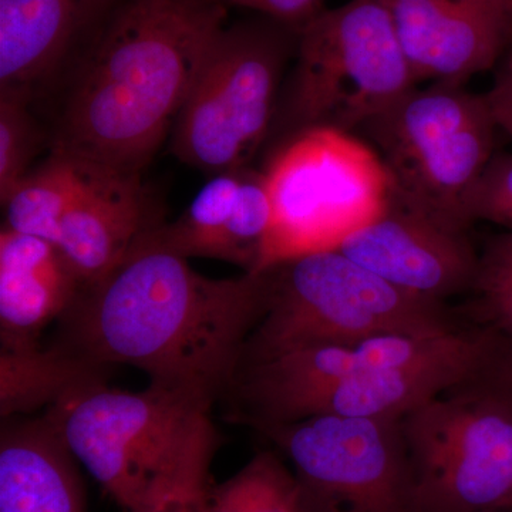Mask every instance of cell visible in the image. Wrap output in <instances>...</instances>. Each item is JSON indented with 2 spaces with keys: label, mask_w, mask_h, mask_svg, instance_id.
<instances>
[{
  "label": "cell",
  "mask_w": 512,
  "mask_h": 512,
  "mask_svg": "<svg viewBox=\"0 0 512 512\" xmlns=\"http://www.w3.org/2000/svg\"><path fill=\"white\" fill-rule=\"evenodd\" d=\"M271 276L214 279L188 259L134 245L63 316L67 352L93 365H127L150 384L212 409L237 376L268 305Z\"/></svg>",
  "instance_id": "1"
},
{
  "label": "cell",
  "mask_w": 512,
  "mask_h": 512,
  "mask_svg": "<svg viewBox=\"0 0 512 512\" xmlns=\"http://www.w3.org/2000/svg\"><path fill=\"white\" fill-rule=\"evenodd\" d=\"M220 0H123L90 42L53 150L141 174L173 133L212 43Z\"/></svg>",
  "instance_id": "2"
},
{
  "label": "cell",
  "mask_w": 512,
  "mask_h": 512,
  "mask_svg": "<svg viewBox=\"0 0 512 512\" xmlns=\"http://www.w3.org/2000/svg\"><path fill=\"white\" fill-rule=\"evenodd\" d=\"M268 271V305L249 336L241 366L312 346L464 328L446 302L403 291L338 249L299 256Z\"/></svg>",
  "instance_id": "3"
},
{
  "label": "cell",
  "mask_w": 512,
  "mask_h": 512,
  "mask_svg": "<svg viewBox=\"0 0 512 512\" xmlns=\"http://www.w3.org/2000/svg\"><path fill=\"white\" fill-rule=\"evenodd\" d=\"M390 180V197L470 229L468 200L495 156L498 127L485 94L464 84L414 87L365 127Z\"/></svg>",
  "instance_id": "4"
},
{
  "label": "cell",
  "mask_w": 512,
  "mask_h": 512,
  "mask_svg": "<svg viewBox=\"0 0 512 512\" xmlns=\"http://www.w3.org/2000/svg\"><path fill=\"white\" fill-rule=\"evenodd\" d=\"M416 86L386 3L350 0L299 30L286 119L296 133H353Z\"/></svg>",
  "instance_id": "5"
},
{
  "label": "cell",
  "mask_w": 512,
  "mask_h": 512,
  "mask_svg": "<svg viewBox=\"0 0 512 512\" xmlns=\"http://www.w3.org/2000/svg\"><path fill=\"white\" fill-rule=\"evenodd\" d=\"M264 177L272 225L261 272L338 249L389 204V175L375 148L333 128L293 134Z\"/></svg>",
  "instance_id": "6"
},
{
  "label": "cell",
  "mask_w": 512,
  "mask_h": 512,
  "mask_svg": "<svg viewBox=\"0 0 512 512\" xmlns=\"http://www.w3.org/2000/svg\"><path fill=\"white\" fill-rule=\"evenodd\" d=\"M298 33L271 19L222 30L171 133L175 156L211 175L247 167L268 134Z\"/></svg>",
  "instance_id": "7"
},
{
  "label": "cell",
  "mask_w": 512,
  "mask_h": 512,
  "mask_svg": "<svg viewBox=\"0 0 512 512\" xmlns=\"http://www.w3.org/2000/svg\"><path fill=\"white\" fill-rule=\"evenodd\" d=\"M414 512L512 510V406L477 387L441 394L402 419Z\"/></svg>",
  "instance_id": "8"
},
{
  "label": "cell",
  "mask_w": 512,
  "mask_h": 512,
  "mask_svg": "<svg viewBox=\"0 0 512 512\" xmlns=\"http://www.w3.org/2000/svg\"><path fill=\"white\" fill-rule=\"evenodd\" d=\"M202 413L211 410L153 384L124 392L97 383L70 394L45 417L73 457L128 512Z\"/></svg>",
  "instance_id": "9"
},
{
  "label": "cell",
  "mask_w": 512,
  "mask_h": 512,
  "mask_svg": "<svg viewBox=\"0 0 512 512\" xmlns=\"http://www.w3.org/2000/svg\"><path fill=\"white\" fill-rule=\"evenodd\" d=\"M259 431L291 461L305 512H414L402 420L322 414Z\"/></svg>",
  "instance_id": "10"
},
{
  "label": "cell",
  "mask_w": 512,
  "mask_h": 512,
  "mask_svg": "<svg viewBox=\"0 0 512 512\" xmlns=\"http://www.w3.org/2000/svg\"><path fill=\"white\" fill-rule=\"evenodd\" d=\"M403 291L446 302L470 291L478 251L467 229L436 220L389 198L386 210L338 248Z\"/></svg>",
  "instance_id": "11"
},
{
  "label": "cell",
  "mask_w": 512,
  "mask_h": 512,
  "mask_svg": "<svg viewBox=\"0 0 512 512\" xmlns=\"http://www.w3.org/2000/svg\"><path fill=\"white\" fill-rule=\"evenodd\" d=\"M417 84H464L512 47V0H383Z\"/></svg>",
  "instance_id": "12"
},
{
  "label": "cell",
  "mask_w": 512,
  "mask_h": 512,
  "mask_svg": "<svg viewBox=\"0 0 512 512\" xmlns=\"http://www.w3.org/2000/svg\"><path fill=\"white\" fill-rule=\"evenodd\" d=\"M271 225L264 173L244 167L214 175L180 218L151 225L136 245L184 259H218L261 274Z\"/></svg>",
  "instance_id": "13"
},
{
  "label": "cell",
  "mask_w": 512,
  "mask_h": 512,
  "mask_svg": "<svg viewBox=\"0 0 512 512\" xmlns=\"http://www.w3.org/2000/svg\"><path fill=\"white\" fill-rule=\"evenodd\" d=\"M150 227L141 174L86 163L82 190L64 215L56 245L86 289L113 274Z\"/></svg>",
  "instance_id": "14"
},
{
  "label": "cell",
  "mask_w": 512,
  "mask_h": 512,
  "mask_svg": "<svg viewBox=\"0 0 512 512\" xmlns=\"http://www.w3.org/2000/svg\"><path fill=\"white\" fill-rule=\"evenodd\" d=\"M116 0H0V89L29 94L94 39Z\"/></svg>",
  "instance_id": "15"
},
{
  "label": "cell",
  "mask_w": 512,
  "mask_h": 512,
  "mask_svg": "<svg viewBox=\"0 0 512 512\" xmlns=\"http://www.w3.org/2000/svg\"><path fill=\"white\" fill-rule=\"evenodd\" d=\"M83 291L66 256L47 239L0 232V342L2 350L39 346L43 330L63 319Z\"/></svg>",
  "instance_id": "16"
},
{
  "label": "cell",
  "mask_w": 512,
  "mask_h": 512,
  "mask_svg": "<svg viewBox=\"0 0 512 512\" xmlns=\"http://www.w3.org/2000/svg\"><path fill=\"white\" fill-rule=\"evenodd\" d=\"M74 460L45 416L3 420L0 512H86Z\"/></svg>",
  "instance_id": "17"
},
{
  "label": "cell",
  "mask_w": 512,
  "mask_h": 512,
  "mask_svg": "<svg viewBox=\"0 0 512 512\" xmlns=\"http://www.w3.org/2000/svg\"><path fill=\"white\" fill-rule=\"evenodd\" d=\"M107 367L93 365L62 346L42 350L0 352V410L2 419L57 403L74 392L104 383Z\"/></svg>",
  "instance_id": "18"
},
{
  "label": "cell",
  "mask_w": 512,
  "mask_h": 512,
  "mask_svg": "<svg viewBox=\"0 0 512 512\" xmlns=\"http://www.w3.org/2000/svg\"><path fill=\"white\" fill-rule=\"evenodd\" d=\"M86 163L53 150L45 163L30 171L5 202L3 228L56 244L60 224L82 190Z\"/></svg>",
  "instance_id": "19"
},
{
  "label": "cell",
  "mask_w": 512,
  "mask_h": 512,
  "mask_svg": "<svg viewBox=\"0 0 512 512\" xmlns=\"http://www.w3.org/2000/svg\"><path fill=\"white\" fill-rule=\"evenodd\" d=\"M220 436L211 413H202L163 470L128 512H204L211 464Z\"/></svg>",
  "instance_id": "20"
},
{
  "label": "cell",
  "mask_w": 512,
  "mask_h": 512,
  "mask_svg": "<svg viewBox=\"0 0 512 512\" xmlns=\"http://www.w3.org/2000/svg\"><path fill=\"white\" fill-rule=\"evenodd\" d=\"M204 512H305V508L291 468L278 453L266 450L224 483H212Z\"/></svg>",
  "instance_id": "21"
},
{
  "label": "cell",
  "mask_w": 512,
  "mask_h": 512,
  "mask_svg": "<svg viewBox=\"0 0 512 512\" xmlns=\"http://www.w3.org/2000/svg\"><path fill=\"white\" fill-rule=\"evenodd\" d=\"M468 293L474 326L512 340V231L491 238L478 252L476 275Z\"/></svg>",
  "instance_id": "22"
},
{
  "label": "cell",
  "mask_w": 512,
  "mask_h": 512,
  "mask_svg": "<svg viewBox=\"0 0 512 512\" xmlns=\"http://www.w3.org/2000/svg\"><path fill=\"white\" fill-rule=\"evenodd\" d=\"M39 140L29 94L0 92V201L8 200L28 177Z\"/></svg>",
  "instance_id": "23"
},
{
  "label": "cell",
  "mask_w": 512,
  "mask_h": 512,
  "mask_svg": "<svg viewBox=\"0 0 512 512\" xmlns=\"http://www.w3.org/2000/svg\"><path fill=\"white\" fill-rule=\"evenodd\" d=\"M468 217L512 231V154H495L487 165L468 200Z\"/></svg>",
  "instance_id": "24"
},
{
  "label": "cell",
  "mask_w": 512,
  "mask_h": 512,
  "mask_svg": "<svg viewBox=\"0 0 512 512\" xmlns=\"http://www.w3.org/2000/svg\"><path fill=\"white\" fill-rule=\"evenodd\" d=\"M466 384L494 394L512 406V340L497 336L480 372Z\"/></svg>",
  "instance_id": "25"
},
{
  "label": "cell",
  "mask_w": 512,
  "mask_h": 512,
  "mask_svg": "<svg viewBox=\"0 0 512 512\" xmlns=\"http://www.w3.org/2000/svg\"><path fill=\"white\" fill-rule=\"evenodd\" d=\"M220 2L224 5L256 10L266 19L275 20L295 30H301L309 20L325 9L323 0H220Z\"/></svg>",
  "instance_id": "26"
},
{
  "label": "cell",
  "mask_w": 512,
  "mask_h": 512,
  "mask_svg": "<svg viewBox=\"0 0 512 512\" xmlns=\"http://www.w3.org/2000/svg\"><path fill=\"white\" fill-rule=\"evenodd\" d=\"M498 130L504 131L512 141V47L501 60L493 87L485 93Z\"/></svg>",
  "instance_id": "27"
},
{
  "label": "cell",
  "mask_w": 512,
  "mask_h": 512,
  "mask_svg": "<svg viewBox=\"0 0 512 512\" xmlns=\"http://www.w3.org/2000/svg\"><path fill=\"white\" fill-rule=\"evenodd\" d=\"M483 512H512V510H494V511H483Z\"/></svg>",
  "instance_id": "28"
}]
</instances>
